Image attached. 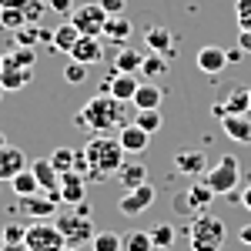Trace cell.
Returning a JSON list of instances; mask_svg holds the SVG:
<instances>
[{"mask_svg": "<svg viewBox=\"0 0 251 251\" xmlns=\"http://www.w3.org/2000/svg\"><path fill=\"white\" fill-rule=\"evenodd\" d=\"M91 251H124V234L97 231L94 238H91Z\"/></svg>", "mask_w": 251, "mask_h": 251, "instance_id": "cell-31", "label": "cell"}, {"mask_svg": "<svg viewBox=\"0 0 251 251\" xmlns=\"http://www.w3.org/2000/svg\"><path fill=\"white\" fill-rule=\"evenodd\" d=\"M24 245L30 251H64L67 238H64L60 228L50 225V221H30V225H27V234H24Z\"/></svg>", "mask_w": 251, "mask_h": 251, "instance_id": "cell-6", "label": "cell"}, {"mask_svg": "<svg viewBox=\"0 0 251 251\" xmlns=\"http://www.w3.org/2000/svg\"><path fill=\"white\" fill-rule=\"evenodd\" d=\"M10 188H14V194L17 198H30V194H40V184L37 177H34V171L27 168V171H20L14 181H10Z\"/></svg>", "mask_w": 251, "mask_h": 251, "instance_id": "cell-30", "label": "cell"}, {"mask_svg": "<svg viewBox=\"0 0 251 251\" xmlns=\"http://www.w3.org/2000/svg\"><path fill=\"white\" fill-rule=\"evenodd\" d=\"M251 100H248V87H231L225 100L214 104V117H228V114H248Z\"/></svg>", "mask_w": 251, "mask_h": 251, "instance_id": "cell-15", "label": "cell"}, {"mask_svg": "<svg viewBox=\"0 0 251 251\" xmlns=\"http://www.w3.org/2000/svg\"><path fill=\"white\" fill-rule=\"evenodd\" d=\"M171 204H174V214H181V218H188V221H194L198 218V204L191 201V194H188V188H181V191L171 198Z\"/></svg>", "mask_w": 251, "mask_h": 251, "instance_id": "cell-33", "label": "cell"}, {"mask_svg": "<svg viewBox=\"0 0 251 251\" xmlns=\"http://www.w3.org/2000/svg\"><path fill=\"white\" fill-rule=\"evenodd\" d=\"M124 148H121V141L111 134H94L87 144H84V151H80V161H77V171L87 177V181H104V177H111V174L121 171V164H124Z\"/></svg>", "mask_w": 251, "mask_h": 251, "instance_id": "cell-1", "label": "cell"}, {"mask_svg": "<svg viewBox=\"0 0 251 251\" xmlns=\"http://www.w3.org/2000/svg\"><path fill=\"white\" fill-rule=\"evenodd\" d=\"M104 10H107V17H117V14H124V3L127 0H97Z\"/></svg>", "mask_w": 251, "mask_h": 251, "instance_id": "cell-43", "label": "cell"}, {"mask_svg": "<svg viewBox=\"0 0 251 251\" xmlns=\"http://www.w3.org/2000/svg\"><path fill=\"white\" fill-rule=\"evenodd\" d=\"M238 198H241V208H248V211H251V184H248L241 194H238Z\"/></svg>", "mask_w": 251, "mask_h": 251, "instance_id": "cell-46", "label": "cell"}, {"mask_svg": "<svg viewBox=\"0 0 251 251\" xmlns=\"http://www.w3.org/2000/svg\"><path fill=\"white\" fill-rule=\"evenodd\" d=\"M17 208L27 214L30 221H47L54 211H60V201L54 194L40 191V194H30V198H17Z\"/></svg>", "mask_w": 251, "mask_h": 251, "instance_id": "cell-9", "label": "cell"}, {"mask_svg": "<svg viewBox=\"0 0 251 251\" xmlns=\"http://www.w3.org/2000/svg\"><path fill=\"white\" fill-rule=\"evenodd\" d=\"M221 131L238 141V144H251V117L248 114H228L221 117Z\"/></svg>", "mask_w": 251, "mask_h": 251, "instance_id": "cell-19", "label": "cell"}, {"mask_svg": "<svg viewBox=\"0 0 251 251\" xmlns=\"http://www.w3.org/2000/svg\"><path fill=\"white\" fill-rule=\"evenodd\" d=\"M241 57H245V50L234 44V50H228V64H234V60H241Z\"/></svg>", "mask_w": 251, "mask_h": 251, "instance_id": "cell-48", "label": "cell"}, {"mask_svg": "<svg viewBox=\"0 0 251 251\" xmlns=\"http://www.w3.org/2000/svg\"><path fill=\"white\" fill-rule=\"evenodd\" d=\"M234 17L238 30H251V0H234Z\"/></svg>", "mask_w": 251, "mask_h": 251, "instance_id": "cell-40", "label": "cell"}, {"mask_svg": "<svg viewBox=\"0 0 251 251\" xmlns=\"http://www.w3.org/2000/svg\"><path fill=\"white\" fill-rule=\"evenodd\" d=\"M47 7L57 10L60 17H71V14H74V0H47Z\"/></svg>", "mask_w": 251, "mask_h": 251, "instance_id": "cell-42", "label": "cell"}, {"mask_svg": "<svg viewBox=\"0 0 251 251\" xmlns=\"http://www.w3.org/2000/svg\"><path fill=\"white\" fill-rule=\"evenodd\" d=\"M20 171H27V154L17 144H3L0 148V181H14Z\"/></svg>", "mask_w": 251, "mask_h": 251, "instance_id": "cell-12", "label": "cell"}, {"mask_svg": "<svg viewBox=\"0 0 251 251\" xmlns=\"http://www.w3.org/2000/svg\"><path fill=\"white\" fill-rule=\"evenodd\" d=\"M137 87H141V80H137V74H111V77L104 80V87L100 91H107V94H114L117 100H134V94H137Z\"/></svg>", "mask_w": 251, "mask_h": 251, "instance_id": "cell-13", "label": "cell"}, {"mask_svg": "<svg viewBox=\"0 0 251 251\" xmlns=\"http://www.w3.org/2000/svg\"><path fill=\"white\" fill-rule=\"evenodd\" d=\"M74 124L80 131H94V134H111V131H121L127 124V111H124V100H117L114 94L100 91L97 97H91L77 114H74Z\"/></svg>", "mask_w": 251, "mask_h": 251, "instance_id": "cell-2", "label": "cell"}, {"mask_svg": "<svg viewBox=\"0 0 251 251\" xmlns=\"http://www.w3.org/2000/svg\"><path fill=\"white\" fill-rule=\"evenodd\" d=\"M80 37H84V34H80V30L74 27V24H71V20H60L57 27H54V40H50V44H54V50H64V54H71V50H74V44H77Z\"/></svg>", "mask_w": 251, "mask_h": 251, "instance_id": "cell-25", "label": "cell"}, {"mask_svg": "<svg viewBox=\"0 0 251 251\" xmlns=\"http://www.w3.org/2000/svg\"><path fill=\"white\" fill-rule=\"evenodd\" d=\"M154 184L148 181V184H141V188H131V191L121 194V201H117V208L124 218H137V214H144L151 204H154Z\"/></svg>", "mask_w": 251, "mask_h": 251, "instance_id": "cell-8", "label": "cell"}, {"mask_svg": "<svg viewBox=\"0 0 251 251\" xmlns=\"http://www.w3.org/2000/svg\"><path fill=\"white\" fill-rule=\"evenodd\" d=\"M248 100H251V87H248Z\"/></svg>", "mask_w": 251, "mask_h": 251, "instance_id": "cell-52", "label": "cell"}, {"mask_svg": "<svg viewBox=\"0 0 251 251\" xmlns=\"http://www.w3.org/2000/svg\"><path fill=\"white\" fill-rule=\"evenodd\" d=\"M64 251H77V245H64Z\"/></svg>", "mask_w": 251, "mask_h": 251, "instance_id": "cell-49", "label": "cell"}, {"mask_svg": "<svg viewBox=\"0 0 251 251\" xmlns=\"http://www.w3.org/2000/svg\"><path fill=\"white\" fill-rule=\"evenodd\" d=\"M0 251H30V248H27L24 241H14V245H10V241H0Z\"/></svg>", "mask_w": 251, "mask_h": 251, "instance_id": "cell-45", "label": "cell"}, {"mask_svg": "<svg viewBox=\"0 0 251 251\" xmlns=\"http://www.w3.org/2000/svg\"><path fill=\"white\" fill-rule=\"evenodd\" d=\"M84 191H87V177L80 171H67L60 174V204H80L84 201Z\"/></svg>", "mask_w": 251, "mask_h": 251, "instance_id": "cell-14", "label": "cell"}, {"mask_svg": "<svg viewBox=\"0 0 251 251\" xmlns=\"http://www.w3.org/2000/svg\"><path fill=\"white\" fill-rule=\"evenodd\" d=\"M124 251H154L151 231H127L124 234Z\"/></svg>", "mask_w": 251, "mask_h": 251, "instance_id": "cell-34", "label": "cell"}, {"mask_svg": "<svg viewBox=\"0 0 251 251\" xmlns=\"http://www.w3.org/2000/svg\"><path fill=\"white\" fill-rule=\"evenodd\" d=\"M225 238H228V228L211 211L188 221V248L191 251H225Z\"/></svg>", "mask_w": 251, "mask_h": 251, "instance_id": "cell-3", "label": "cell"}, {"mask_svg": "<svg viewBox=\"0 0 251 251\" xmlns=\"http://www.w3.org/2000/svg\"><path fill=\"white\" fill-rule=\"evenodd\" d=\"M134 124H137V127H144L148 134H154V131H161V111H137Z\"/></svg>", "mask_w": 251, "mask_h": 251, "instance_id": "cell-38", "label": "cell"}, {"mask_svg": "<svg viewBox=\"0 0 251 251\" xmlns=\"http://www.w3.org/2000/svg\"><path fill=\"white\" fill-rule=\"evenodd\" d=\"M171 44H174V34L168 27H161V24H151L144 30V47L151 54H171Z\"/></svg>", "mask_w": 251, "mask_h": 251, "instance_id": "cell-22", "label": "cell"}, {"mask_svg": "<svg viewBox=\"0 0 251 251\" xmlns=\"http://www.w3.org/2000/svg\"><path fill=\"white\" fill-rule=\"evenodd\" d=\"M117 141H121V148H124L127 154H144V151H148V141H151V134H148L144 127H137L134 121H127V124L117 131Z\"/></svg>", "mask_w": 251, "mask_h": 251, "instance_id": "cell-16", "label": "cell"}, {"mask_svg": "<svg viewBox=\"0 0 251 251\" xmlns=\"http://www.w3.org/2000/svg\"><path fill=\"white\" fill-rule=\"evenodd\" d=\"M151 241H154V248H171L174 245V228L168 221L154 225V228H151Z\"/></svg>", "mask_w": 251, "mask_h": 251, "instance_id": "cell-37", "label": "cell"}, {"mask_svg": "<svg viewBox=\"0 0 251 251\" xmlns=\"http://www.w3.org/2000/svg\"><path fill=\"white\" fill-rule=\"evenodd\" d=\"M144 50L141 47H127V44H117V54H114V71L121 74H141V64H144Z\"/></svg>", "mask_w": 251, "mask_h": 251, "instance_id": "cell-18", "label": "cell"}, {"mask_svg": "<svg viewBox=\"0 0 251 251\" xmlns=\"http://www.w3.org/2000/svg\"><path fill=\"white\" fill-rule=\"evenodd\" d=\"M0 71H3V54H0Z\"/></svg>", "mask_w": 251, "mask_h": 251, "instance_id": "cell-51", "label": "cell"}, {"mask_svg": "<svg viewBox=\"0 0 251 251\" xmlns=\"http://www.w3.org/2000/svg\"><path fill=\"white\" fill-rule=\"evenodd\" d=\"M24 24H30V20H27V10H20V7H3V3H0V27H3V30H20Z\"/></svg>", "mask_w": 251, "mask_h": 251, "instance_id": "cell-32", "label": "cell"}, {"mask_svg": "<svg viewBox=\"0 0 251 251\" xmlns=\"http://www.w3.org/2000/svg\"><path fill=\"white\" fill-rule=\"evenodd\" d=\"M131 30H134V27H131V20L124 17V14H117V17H107V20H104V30H100V37L111 40V44L117 47V44H127Z\"/></svg>", "mask_w": 251, "mask_h": 251, "instance_id": "cell-23", "label": "cell"}, {"mask_svg": "<svg viewBox=\"0 0 251 251\" xmlns=\"http://www.w3.org/2000/svg\"><path fill=\"white\" fill-rule=\"evenodd\" d=\"M37 40H40V27L37 24H24L20 30H14V44H17V47H34Z\"/></svg>", "mask_w": 251, "mask_h": 251, "instance_id": "cell-36", "label": "cell"}, {"mask_svg": "<svg viewBox=\"0 0 251 251\" xmlns=\"http://www.w3.org/2000/svg\"><path fill=\"white\" fill-rule=\"evenodd\" d=\"M71 60H77V64H87V67H94L104 60V44L100 37H80L74 44V50H71Z\"/></svg>", "mask_w": 251, "mask_h": 251, "instance_id": "cell-17", "label": "cell"}, {"mask_svg": "<svg viewBox=\"0 0 251 251\" xmlns=\"http://www.w3.org/2000/svg\"><path fill=\"white\" fill-rule=\"evenodd\" d=\"M238 47L245 54H251V30H238Z\"/></svg>", "mask_w": 251, "mask_h": 251, "instance_id": "cell-44", "label": "cell"}, {"mask_svg": "<svg viewBox=\"0 0 251 251\" xmlns=\"http://www.w3.org/2000/svg\"><path fill=\"white\" fill-rule=\"evenodd\" d=\"M71 24L77 27L84 37H100V30H104V20H107V10L100 7V3H80V7H74V14H71Z\"/></svg>", "mask_w": 251, "mask_h": 251, "instance_id": "cell-7", "label": "cell"}, {"mask_svg": "<svg viewBox=\"0 0 251 251\" xmlns=\"http://www.w3.org/2000/svg\"><path fill=\"white\" fill-rule=\"evenodd\" d=\"M238 238H241V245H248V248H251V225H245V228L238 231Z\"/></svg>", "mask_w": 251, "mask_h": 251, "instance_id": "cell-47", "label": "cell"}, {"mask_svg": "<svg viewBox=\"0 0 251 251\" xmlns=\"http://www.w3.org/2000/svg\"><path fill=\"white\" fill-rule=\"evenodd\" d=\"M64 80H67V84H84V80H87V64L71 60V64L64 67Z\"/></svg>", "mask_w": 251, "mask_h": 251, "instance_id": "cell-39", "label": "cell"}, {"mask_svg": "<svg viewBox=\"0 0 251 251\" xmlns=\"http://www.w3.org/2000/svg\"><path fill=\"white\" fill-rule=\"evenodd\" d=\"M30 80H34V71L3 60V71H0V87H3V91H20V87H27Z\"/></svg>", "mask_w": 251, "mask_h": 251, "instance_id": "cell-21", "label": "cell"}, {"mask_svg": "<svg viewBox=\"0 0 251 251\" xmlns=\"http://www.w3.org/2000/svg\"><path fill=\"white\" fill-rule=\"evenodd\" d=\"M161 100H164V91L157 87L154 80H148V84H141V87H137V94H134L131 104H134L137 111H157V107H161Z\"/></svg>", "mask_w": 251, "mask_h": 251, "instance_id": "cell-24", "label": "cell"}, {"mask_svg": "<svg viewBox=\"0 0 251 251\" xmlns=\"http://www.w3.org/2000/svg\"><path fill=\"white\" fill-rule=\"evenodd\" d=\"M174 171L184 174V177H198V174H208V154L198 151V148H181L174 154Z\"/></svg>", "mask_w": 251, "mask_h": 251, "instance_id": "cell-10", "label": "cell"}, {"mask_svg": "<svg viewBox=\"0 0 251 251\" xmlns=\"http://www.w3.org/2000/svg\"><path fill=\"white\" fill-rule=\"evenodd\" d=\"M117 181L124 184V191H131V188H141V184H148V168L141 164V161H124L121 164V171H117Z\"/></svg>", "mask_w": 251, "mask_h": 251, "instance_id": "cell-26", "label": "cell"}, {"mask_svg": "<svg viewBox=\"0 0 251 251\" xmlns=\"http://www.w3.org/2000/svg\"><path fill=\"white\" fill-rule=\"evenodd\" d=\"M204 181H208V188H211L214 194H231L234 188H238V181H241V164H238V157L221 154V161L208 168Z\"/></svg>", "mask_w": 251, "mask_h": 251, "instance_id": "cell-5", "label": "cell"}, {"mask_svg": "<svg viewBox=\"0 0 251 251\" xmlns=\"http://www.w3.org/2000/svg\"><path fill=\"white\" fill-rule=\"evenodd\" d=\"M194 64H198V71H201V74H221V71L228 67V50H225V47H218V44H204V47L198 50Z\"/></svg>", "mask_w": 251, "mask_h": 251, "instance_id": "cell-11", "label": "cell"}, {"mask_svg": "<svg viewBox=\"0 0 251 251\" xmlns=\"http://www.w3.org/2000/svg\"><path fill=\"white\" fill-rule=\"evenodd\" d=\"M3 60H10V64H17V67H27V71H34L37 54H34V47H17V44H14V50H10V54H3Z\"/></svg>", "mask_w": 251, "mask_h": 251, "instance_id": "cell-35", "label": "cell"}, {"mask_svg": "<svg viewBox=\"0 0 251 251\" xmlns=\"http://www.w3.org/2000/svg\"><path fill=\"white\" fill-rule=\"evenodd\" d=\"M3 144H7V137H3V134H0V148H3Z\"/></svg>", "mask_w": 251, "mask_h": 251, "instance_id": "cell-50", "label": "cell"}, {"mask_svg": "<svg viewBox=\"0 0 251 251\" xmlns=\"http://www.w3.org/2000/svg\"><path fill=\"white\" fill-rule=\"evenodd\" d=\"M77 161H80V151H74V148H57V151L50 154V164H54L60 174L77 171Z\"/></svg>", "mask_w": 251, "mask_h": 251, "instance_id": "cell-29", "label": "cell"}, {"mask_svg": "<svg viewBox=\"0 0 251 251\" xmlns=\"http://www.w3.org/2000/svg\"><path fill=\"white\" fill-rule=\"evenodd\" d=\"M141 74H144L148 80H161L164 74H168V57L148 50V57H144V64H141Z\"/></svg>", "mask_w": 251, "mask_h": 251, "instance_id": "cell-28", "label": "cell"}, {"mask_svg": "<svg viewBox=\"0 0 251 251\" xmlns=\"http://www.w3.org/2000/svg\"><path fill=\"white\" fill-rule=\"evenodd\" d=\"M24 234H27V228H20V225H3V231H0V241H24Z\"/></svg>", "mask_w": 251, "mask_h": 251, "instance_id": "cell-41", "label": "cell"}, {"mask_svg": "<svg viewBox=\"0 0 251 251\" xmlns=\"http://www.w3.org/2000/svg\"><path fill=\"white\" fill-rule=\"evenodd\" d=\"M188 194H191V201L198 204V211H201V214L208 211V208H211V201L218 198V194L208 188V181H194V177H191V184H188Z\"/></svg>", "mask_w": 251, "mask_h": 251, "instance_id": "cell-27", "label": "cell"}, {"mask_svg": "<svg viewBox=\"0 0 251 251\" xmlns=\"http://www.w3.org/2000/svg\"><path fill=\"white\" fill-rule=\"evenodd\" d=\"M34 177H37V184H40V191H47V194H54L60 191V171L50 164V157H40V161H34Z\"/></svg>", "mask_w": 251, "mask_h": 251, "instance_id": "cell-20", "label": "cell"}, {"mask_svg": "<svg viewBox=\"0 0 251 251\" xmlns=\"http://www.w3.org/2000/svg\"><path fill=\"white\" fill-rule=\"evenodd\" d=\"M57 228L60 234L67 238V245H84V241H91L94 238V211H91V204L87 201H80L74 208H64L57 214Z\"/></svg>", "mask_w": 251, "mask_h": 251, "instance_id": "cell-4", "label": "cell"}]
</instances>
